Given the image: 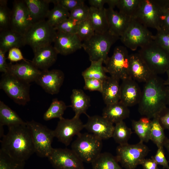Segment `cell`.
I'll list each match as a JSON object with an SVG mask.
<instances>
[{"label":"cell","mask_w":169,"mask_h":169,"mask_svg":"<svg viewBox=\"0 0 169 169\" xmlns=\"http://www.w3.org/2000/svg\"><path fill=\"white\" fill-rule=\"evenodd\" d=\"M169 101L168 86L156 75L145 83L138 104V111L141 115L153 119L159 115Z\"/></svg>","instance_id":"6da1fadb"},{"label":"cell","mask_w":169,"mask_h":169,"mask_svg":"<svg viewBox=\"0 0 169 169\" xmlns=\"http://www.w3.org/2000/svg\"><path fill=\"white\" fill-rule=\"evenodd\" d=\"M8 132L1 141L0 150L14 159L25 161L34 153V145L26 124L8 127Z\"/></svg>","instance_id":"7a4b0ae2"},{"label":"cell","mask_w":169,"mask_h":169,"mask_svg":"<svg viewBox=\"0 0 169 169\" xmlns=\"http://www.w3.org/2000/svg\"><path fill=\"white\" fill-rule=\"evenodd\" d=\"M119 38L108 30L103 33L95 32L91 38L82 42V48L90 62L102 59L105 64L109 57L111 47Z\"/></svg>","instance_id":"3957f363"},{"label":"cell","mask_w":169,"mask_h":169,"mask_svg":"<svg viewBox=\"0 0 169 169\" xmlns=\"http://www.w3.org/2000/svg\"><path fill=\"white\" fill-rule=\"evenodd\" d=\"M77 136L71 149L83 162L91 163L101 153L102 140L90 133H81Z\"/></svg>","instance_id":"277c9868"},{"label":"cell","mask_w":169,"mask_h":169,"mask_svg":"<svg viewBox=\"0 0 169 169\" xmlns=\"http://www.w3.org/2000/svg\"><path fill=\"white\" fill-rule=\"evenodd\" d=\"M57 31L45 20L33 23L24 35L26 45H29L33 52L51 45Z\"/></svg>","instance_id":"5b68a950"},{"label":"cell","mask_w":169,"mask_h":169,"mask_svg":"<svg viewBox=\"0 0 169 169\" xmlns=\"http://www.w3.org/2000/svg\"><path fill=\"white\" fill-rule=\"evenodd\" d=\"M30 83L12 74L3 73L0 81V88L16 104L25 105L30 100Z\"/></svg>","instance_id":"8992f818"},{"label":"cell","mask_w":169,"mask_h":169,"mask_svg":"<svg viewBox=\"0 0 169 169\" xmlns=\"http://www.w3.org/2000/svg\"><path fill=\"white\" fill-rule=\"evenodd\" d=\"M138 53L156 75L166 72L169 68V54L154 40L141 48Z\"/></svg>","instance_id":"52a82bcc"},{"label":"cell","mask_w":169,"mask_h":169,"mask_svg":"<svg viewBox=\"0 0 169 169\" xmlns=\"http://www.w3.org/2000/svg\"><path fill=\"white\" fill-rule=\"evenodd\" d=\"M31 134L35 153L41 157H48L53 148L52 144L55 137L54 130L33 120L26 122Z\"/></svg>","instance_id":"ba28073f"},{"label":"cell","mask_w":169,"mask_h":169,"mask_svg":"<svg viewBox=\"0 0 169 169\" xmlns=\"http://www.w3.org/2000/svg\"><path fill=\"white\" fill-rule=\"evenodd\" d=\"M154 35L135 18H132L126 30L120 37L125 47L132 51L141 48L153 40Z\"/></svg>","instance_id":"9c48e42d"},{"label":"cell","mask_w":169,"mask_h":169,"mask_svg":"<svg viewBox=\"0 0 169 169\" xmlns=\"http://www.w3.org/2000/svg\"><path fill=\"white\" fill-rule=\"evenodd\" d=\"M149 151L148 146L140 141L135 144L119 145L116 149L115 156L123 167L135 169L141 164Z\"/></svg>","instance_id":"30bf717a"},{"label":"cell","mask_w":169,"mask_h":169,"mask_svg":"<svg viewBox=\"0 0 169 169\" xmlns=\"http://www.w3.org/2000/svg\"><path fill=\"white\" fill-rule=\"evenodd\" d=\"M163 0H141L135 18L148 28H161Z\"/></svg>","instance_id":"8fae6325"},{"label":"cell","mask_w":169,"mask_h":169,"mask_svg":"<svg viewBox=\"0 0 169 169\" xmlns=\"http://www.w3.org/2000/svg\"><path fill=\"white\" fill-rule=\"evenodd\" d=\"M129 55L125 47H116L112 55L109 57L105 63L106 72L110 76L122 80L131 77L129 73Z\"/></svg>","instance_id":"7c38bea8"},{"label":"cell","mask_w":169,"mask_h":169,"mask_svg":"<svg viewBox=\"0 0 169 169\" xmlns=\"http://www.w3.org/2000/svg\"><path fill=\"white\" fill-rule=\"evenodd\" d=\"M48 158L55 169H84L83 162L72 149L53 148Z\"/></svg>","instance_id":"4fadbf2b"},{"label":"cell","mask_w":169,"mask_h":169,"mask_svg":"<svg viewBox=\"0 0 169 169\" xmlns=\"http://www.w3.org/2000/svg\"><path fill=\"white\" fill-rule=\"evenodd\" d=\"M34 23L23 0H15L11 10L10 29L24 36Z\"/></svg>","instance_id":"5bb4252c"},{"label":"cell","mask_w":169,"mask_h":169,"mask_svg":"<svg viewBox=\"0 0 169 169\" xmlns=\"http://www.w3.org/2000/svg\"><path fill=\"white\" fill-rule=\"evenodd\" d=\"M84 128V124L79 117H74L71 119L63 117L60 119L56 128L54 130L55 137L58 141L68 146L73 137L80 134Z\"/></svg>","instance_id":"9a60e30c"},{"label":"cell","mask_w":169,"mask_h":169,"mask_svg":"<svg viewBox=\"0 0 169 169\" xmlns=\"http://www.w3.org/2000/svg\"><path fill=\"white\" fill-rule=\"evenodd\" d=\"M64 79L62 71L58 69L41 70L35 82L47 93L51 95L57 94Z\"/></svg>","instance_id":"2e32d148"},{"label":"cell","mask_w":169,"mask_h":169,"mask_svg":"<svg viewBox=\"0 0 169 169\" xmlns=\"http://www.w3.org/2000/svg\"><path fill=\"white\" fill-rule=\"evenodd\" d=\"M88 120L84 124V128L88 131L102 140L112 137L114 128V124L102 115H88Z\"/></svg>","instance_id":"e0dca14e"},{"label":"cell","mask_w":169,"mask_h":169,"mask_svg":"<svg viewBox=\"0 0 169 169\" xmlns=\"http://www.w3.org/2000/svg\"><path fill=\"white\" fill-rule=\"evenodd\" d=\"M54 47L58 54L66 55L82 48V43L76 34L57 31Z\"/></svg>","instance_id":"ac0fdd59"},{"label":"cell","mask_w":169,"mask_h":169,"mask_svg":"<svg viewBox=\"0 0 169 169\" xmlns=\"http://www.w3.org/2000/svg\"><path fill=\"white\" fill-rule=\"evenodd\" d=\"M129 62L130 76L136 81L145 83L156 75L138 53L130 54Z\"/></svg>","instance_id":"d6986e66"},{"label":"cell","mask_w":169,"mask_h":169,"mask_svg":"<svg viewBox=\"0 0 169 169\" xmlns=\"http://www.w3.org/2000/svg\"><path fill=\"white\" fill-rule=\"evenodd\" d=\"M7 70V72L28 83L35 82L41 71L27 61L15 64L8 63Z\"/></svg>","instance_id":"ffe728a7"},{"label":"cell","mask_w":169,"mask_h":169,"mask_svg":"<svg viewBox=\"0 0 169 169\" xmlns=\"http://www.w3.org/2000/svg\"><path fill=\"white\" fill-rule=\"evenodd\" d=\"M108 26V31L113 35L120 38L127 28L131 18L114 9L105 8Z\"/></svg>","instance_id":"44dd1931"},{"label":"cell","mask_w":169,"mask_h":169,"mask_svg":"<svg viewBox=\"0 0 169 169\" xmlns=\"http://www.w3.org/2000/svg\"><path fill=\"white\" fill-rule=\"evenodd\" d=\"M120 87V101L128 107L138 104L142 91L136 81L131 77L122 80Z\"/></svg>","instance_id":"7402d4cb"},{"label":"cell","mask_w":169,"mask_h":169,"mask_svg":"<svg viewBox=\"0 0 169 169\" xmlns=\"http://www.w3.org/2000/svg\"><path fill=\"white\" fill-rule=\"evenodd\" d=\"M33 53L34 57L31 62L41 70L49 69L55 62L58 54L51 45L38 49Z\"/></svg>","instance_id":"603a6c76"},{"label":"cell","mask_w":169,"mask_h":169,"mask_svg":"<svg viewBox=\"0 0 169 169\" xmlns=\"http://www.w3.org/2000/svg\"><path fill=\"white\" fill-rule=\"evenodd\" d=\"M120 79L113 76H108L103 81L102 93L103 100L106 105L119 101L120 98Z\"/></svg>","instance_id":"cb8c5ba5"},{"label":"cell","mask_w":169,"mask_h":169,"mask_svg":"<svg viewBox=\"0 0 169 169\" xmlns=\"http://www.w3.org/2000/svg\"><path fill=\"white\" fill-rule=\"evenodd\" d=\"M130 114L128 107L120 101L106 105L103 110L102 116L112 124H115L128 118Z\"/></svg>","instance_id":"d4e9b609"},{"label":"cell","mask_w":169,"mask_h":169,"mask_svg":"<svg viewBox=\"0 0 169 169\" xmlns=\"http://www.w3.org/2000/svg\"><path fill=\"white\" fill-rule=\"evenodd\" d=\"M0 49L6 53L11 49L26 45L24 36L10 29L0 32Z\"/></svg>","instance_id":"484cf974"},{"label":"cell","mask_w":169,"mask_h":169,"mask_svg":"<svg viewBox=\"0 0 169 169\" xmlns=\"http://www.w3.org/2000/svg\"><path fill=\"white\" fill-rule=\"evenodd\" d=\"M34 23L45 20L49 12V0H24Z\"/></svg>","instance_id":"4316f807"},{"label":"cell","mask_w":169,"mask_h":169,"mask_svg":"<svg viewBox=\"0 0 169 169\" xmlns=\"http://www.w3.org/2000/svg\"><path fill=\"white\" fill-rule=\"evenodd\" d=\"M70 99L71 104L70 106L75 113L74 116L79 117L83 114L88 116L86 111L90 106V98L83 90L73 89Z\"/></svg>","instance_id":"83f0119b"},{"label":"cell","mask_w":169,"mask_h":169,"mask_svg":"<svg viewBox=\"0 0 169 169\" xmlns=\"http://www.w3.org/2000/svg\"><path fill=\"white\" fill-rule=\"evenodd\" d=\"M88 19L90 22L95 32L103 33L108 30L105 8L99 9L89 7Z\"/></svg>","instance_id":"f1b7e54d"},{"label":"cell","mask_w":169,"mask_h":169,"mask_svg":"<svg viewBox=\"0 0 169 169\" xmlns=\"http://www.w3.org/2000/svg\"><path fill=\"white\" fill-rule=\"evenodd\" d=\"M26 123L15 111L3 101H0V125L8 127Z\"/></svg>","instance_id":"f546056e"},{"label":"cell","mask_w":169,"mask_h":169,"mask_svg":"<svg viewBox=\"0 0 169 169\" xmlns=\"http://www.w3.org/2000/svg\"><path fill=\"white\" fill-rule=\"evenodd\" d=\"M115 156L110 153L101 152L91 163L92 169H122Z\"/></svg>","instance_id":"4dcf8cb0"},{"label":"cell","mask_w":169,"mask_h":169,"mask_svg":"<svg viewBox=\"0 0 169 169\" xmlns=\"http://www.w3.org/2000/svg\"><path fill=\"white\" fill-rule=\"evenodd\" d=\"M151 122V119L144 116L138 120L132 121L133 129L140 141L147 143L150 140Z\"/></svg>","instance_id":"1f68e13d"},{"label":"cell","mask_w":169,"mask_h":169,"mask_svg":"<svg viewBox=\"0 0 169 169\" xmlns=\"http://www.w3.org/2000/svg\"><path fill=\"white\" fill-rule=\"evenodd\" d=\"M152 119L151 122L150 140L156 145L157 148L164 147L167 138L164 133V129L160 122L159 116Z\"/></svg>","instance_id":"d6a6232c"},{"label":"cell","mask_w":169,"mask_h":169,"mask_svg":"<svg viewBox=\"0 0 169 169\" xmlns=\"http://www.w3.org/2000/svg\"><path fill=\"white\" fill-rule=\"evenodd\" d=\"M102 59L91 62L90 66L82 73L84 78H92L104 81L108 77Z\"/></svg>","instance_id":"836d02e7"},{"label":"cell","mask_w":169,"mask_h":169,"mask_svg":"<svg viewBox=\"0 0 169 169\" xmlns=\"http://www.w3.org/2000/svg\"><path fill=\"white\" fill-rule=\"evenodd\" d=\"M132 133L131 129L122 121L115 124L112 137L119 145L125 144L128 143Z\"/></svg>","instance_id":"e575fe53"},{"label":"cell","mask_w":169,"mask_h":169,"mask_svg":"<svg viewBox=\"0 0 169 169\" xmlns=\"http://www.w3.org/2000/svg\"><path fill=\"white\" fill-rule=\"evenodd\" d=\"M54 4V7L50 10L47 21L51 26L55 27L69 18L70 12L59 4Z\"/></svg>","instance_id":"d590c367"},{"label":"cell","mask_w":169,"mask_h":169,"mask_svg":"<svg viewBox=\"0 0 169 169\" xmlns=\"http://www.w3.org/2000/svg\"><path fill=\"white\" fill-rule=\"evenodd\" d=\"M67 106L62 100L57 99H53L49 108L44 114L43 119L48 121L53 119L63 117V115Z\"/></svg>","instance_id":"8d00e7d4"},{"label":"cell","mask_w":169,"mask_h":169,"mask_svg":"<svg viewBox=\"0 0 169 169\" xmlns=\"http://www.w3.org/2000/svg\"><path fill=\"white\" fill-rule=\"evenodd\" d=\"M141 0H119L116 7L119 12L131 18H135Z\"/></svg>","instance_id":"74e56055"},{"label":"cell","mask_w":169,"mask_h":169,"mask_svg":"<svg viewBox=\"0 0 169 169\" xmlns=\"http://www.w3.org/2000/svg\"><path fill=\"white\" fill-rule=\"evenodd\" d=\"M25 161L12 158L0 150V169H24Z\"/></svg>","instance_id":"f35d334b"},{"label":"cell","mask_w":169,"mask_h":169,"mask_svg":"<svg viewBox=\"0 0 169 169\" xmlns=\"http://www.w3.org/2000/svg\"><path fill=\"white\" fill-rule=\"evenodd\" d=\"M7 2L0 0V32L10 29L11 10L8 7Z\"/></svg>","instance_id":"ab89813d"},{"label":"cell","mask_w":169,"mask_h":169,"mask_svg":"<svg viewBox=\"0 0 169 169\" xmlns=\"http://www.w3.org/2000/svg\"><path fill=\"white\" fill-rule=\"evenodd\" d=\"M79 23L76 20L69 17L54 28L57 31L76 34Z\"/></svg>","instance_id":"60d3db41"},{"label":"cell","mask_w":169,"mask_h":169,"mask_svg":"<svg viewBox=\"0 0 169 169\" xmlns=\"http://www.w3.org/2000/svg\"><path fill=\"white\" fill-rule=\"evenodd\" d=\"M95 31L89 19L80 22L76 34L82 41L91 38L95 33Z\"/></svg>","instance_id":"b9f144b4"},{"label":"cell","mask_w":169,"mask_h":169,"mask_svg":"<svg viewBox=\"0 0 169 169\" xmlns=\"http://www.w3.org/2000/svg\"><path fill=\"white\" fill-rule=\"evenodd\" d=\"M154 40L169 54V32L160 28L154 35Z\"/></svg>","instance_id":"7bdbcfd3"},{"label":"cell","mask_w":169,"mask_h":169,"mask_svg":"<svg viewBox=\"0 0 169 169\" xmlns=\"http://www.w3.org/2000/svg\"><path fill=\"white\" fill-rule=\"evenodd\" d=\"M89 12V7L84 4L71 11L69 17L80 22L88 18Z\"/></svg>","instance_id":"ee69618b"},{"label":"cell","mask_w":169,"mask_h":169,"mask_svg":"<svg viewBox=\"0 0 169 169\" xmlns=\"http://www.w3.org/2000/svg\"><path fill=\"white\" fill-rule=\"evenodd\" d=\"M84 89L90 91H98L102 93L103 81L99 79L92 78H84Z\"/></svg>","instance_id":"f6af8a7d"},{"label":"cell","mask_w":169,"mask_h":169,"mask_svg":"<svg viewBox=\"0 0 169 169\" xmlns=\"http://www.w3.org/2000/svg\"><path fill=\"white\" fill-rule=\"evenodd\" d=\"M50 3H57L69 12L76 8L84 4L83 0H50Z\"/></svg>","instance_id":"bcb514c9"},{"label":"cell","mask_w":169,"mask_h":169,"mask_svg":"<svg viewBox=\"0 0 169 169\" xmlns=\"http://www.w3.org/2000/svg\"><path fill=\"white\" fill-rule=\"evenodd\" d=\"M161 28L169 32V0H163Z\"/></svg>","instance_id":"7dc6e473"},{"label":"cell","mask_w":169,"mask_h":169,"mask_svg":"<svg viewBox=\"0 0 169 169\" xmlns=\"http://www.w3.org/2000/svg\"><path fill=\"white\" fill-rule=\"evenodd\" d=\"M164 147L157 148L155 155L151 158L153 159L158 165L161 166L164 169H169L168 162L166 160L164 150Z\"/></svg>","instance_id":"c3c4849f"},{"label":"cell","mask_w":169,"mask_h":169,"mask_svg":"<svg viewBox=\"0 0 169 169\" xmlns=\"http://www.w3.org/2000/svg\"><path fill=\"white\" fill-rule=\"evenodd\" d=\"M8 59L12 62H16L22 60L26 61L18 48L14 47L8 51Z\"/></svg>","instance_id":"681fc988"},{"label":"cell","mask_w":169,"mask_h":169,"mask_svg":"<svg viewBox=\"0 0 169 169\" xmlns=\"http://www.w3.org/2000/svg\"><path fill=\"white\" fill-rule=\"evenodd\" d=\"M159 118L164 129L169 130V109L166 107L160 114Z\"/></svg>","instance_id":"f907efd6"},{"label":"cell","mask_w":169,"mask_h":169,"mask_svg":"<svg viewBox=\"0 0 169 169\" xmlns=\"http://www.w3.org/2000/svg\"><path fill=\"white\" fill-rule=\"evenodd\" d=\"M141 165L143 169H159L158 164L152 158H145L142 161Z\"/></svg>","instance_id":"816d5d0a"},{"label":"cell","mask_w":169,"mask_h":169,"mask_svg":"<svg viewBox=\"0 0 169 169\" xmlns=\"http://www.w3.org/2000/svg\"><path fill=\"white\" fill-rule=\"evenodd\" d=\"M6 52L0 49V72L5 73L7 72L8 63L6 61Z\"/></svg>","instance_id":"f5cc1de1"},{"label":"cell","mask_w":169,"mask_h":169,"mask_svg":"<svg viewBox=\"0 0 169 169\" xmlns=\"http://www.w3.org/2000/svg\"><path fill=\"white\" fill-rule=\"evenodd\" d=\"M89 3L90 7L99 9L104 8V5L106 3V0H89Z\"/></svg>","instance_id":"db71d44e"},{"label":"cell","mask_w":169,"mask_h":169,"mask_svg":"<svg viewBox=\"0 0 169 169\" xmlns=\"http://www.w3.org/2000/svg\"><path fill=\"white\" fill-rule=\"evenodd\" d=\"M119 0H106V3L109 6V8L114 9L117 6Z\"/></svg>","instance_id":"11a10c76"},{"label":"cell","mask_w":169,"mask_h":169,"mask_svg":"<svg viewBox=\"0 0 169 169\" xmlns=\"http://www.w3.org/2000/svg\"><path fill=\"white\" fill-rule=\"evenodd\" d=\"M164 147H165L166 148L169 153V139L167 138L165 141L164 145Z\"/></svg>","instance_id":"9f6ffc18"},{"label":"cell","mask_w":169,"mask_h":169,"mask_svg":"<svg viewBox=\"0 0 169 169\" xmlns=\"http://www.w3.org/2000/svg\"><path fill=\"white\" fill-rule=\"evenodd\" d=\"M166 72L167 75V78L166 80L165 81V83L166 85H169V68Z\"/></svg>","instance_id":"6f0895ef"},{"label":"cell","mask_w":169,"mask_h":169,"mask_svg":"<svg viewBox=\"0 0 169 169\" xmlns=\"http://www.w3.org/2000/svg\"><path fill=\"white\" fill-rule=\"evenodd\" d=\"M4 135V129L3 126L0 125V137L3 138Z\"/></svg>","instance_id":"680465c9"},{"label":"cell","mask_w":169,"mask_h":169,"mask_svg":"<svg viewBox=\"0 0 169 169\" xmlns=\"http://www.w3.org/2000/svg\"><path fill=\"white\" fill-rule=\"evenodd\" d=\"M168 86V89H169V85H167Z\"/></svg>","instance_id":"91938a15"},{"label":"cell","mask_w":169,"mask_h":169,"mask_svg":"<svg viewBox=\"0 0 169 169\" xmlns=\"http://www.w3.org/2000/svg\"><path fill=\"white\" fill-rule=\"evenodd\" d=\"M168 105H169V102H168Z\"/></svg>","instance_id":"94428289"}]
</instances>
